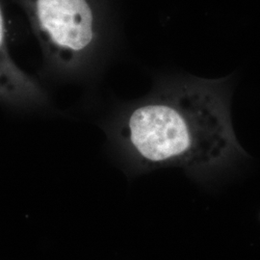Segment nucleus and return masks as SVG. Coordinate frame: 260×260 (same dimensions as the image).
Listing matches in <instances>:
<instances>
[{"label": "nucleus", "instance_id": "nucleus-1", "mask_svg": "<svg viewBox=\"0 0 260 260\" xmlns=\"http://www.w3.org/2000/svg\"><path fill=\"white\" fill-rule=\"evenodd\" d=\"M229 78L168 82L121 117L133 149L153 163L228 169L246 157L233 131Z\"/></svg>", "mask_w": 260, "mask_h": 260}, {"label": "nucleus", "instance_id": "nucleus-2", "mask_svg": "<svg viewBox=\"0 0 260 260\" xmlns=\"http://www.w3.org/2000/svg\"><path fill=\"white\" fill-rule=\"evenodd\" d=\"M47 57L63 69L80 64L95 44L89 0H21Z\"/></svg>", "mask_w": 260, "mask_h": 260}, {"label": "nucleus", "instance_id": "nucleus-3", "mask_svg": "<svg viewBox=\"0 0 260 260\" xmlns=\"http://www.w3.org/2000/svg\"><path fill=\"white\" fill-rule=\"evenodd\" d=\"M0 77L1 95L6 101L22 103L44 98V93L37 82L19 69L10 54L3 12L0 17Z\"/></svg>", "mask_w": 260, "mask_h": 260}]
</instances>
